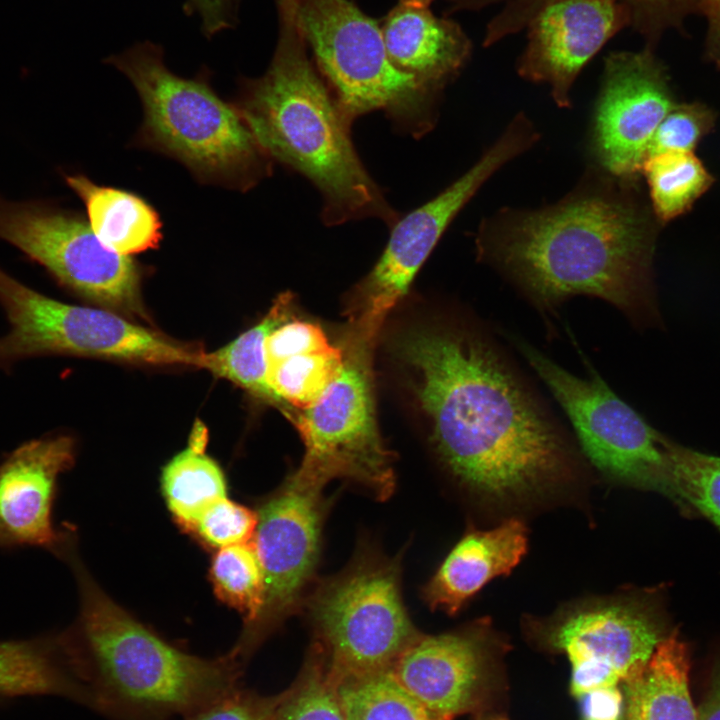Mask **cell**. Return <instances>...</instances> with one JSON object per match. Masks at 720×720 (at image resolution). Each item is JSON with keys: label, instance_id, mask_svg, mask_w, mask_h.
Returning a JSON list of instances; mask_svg holds the SVG:
<instances>
[{"label": "cell", "instance_id": "29", "mask_svg": "<svg viewBox=\"0 0 720 720\" xmlns=\"http://www.w3.org/2000/svg\"><path fill=\"white\" fill-rule=\"evenodd\" d=\"M343 363V350L336 346L300 353L267 366V381L292 413L314 405L338 377Z\"/></svg>", "mask_w": 720, "mask_h": 720}, {"label": "cell", "instance_id": "17", "mask_svg": "<svg viewBox=\"0 0 720 720\" xmlns=\"http://www.w3.org/2000/svg\"><path fill=\"white\" fill-rule=\"evenodd\" d=\"M627 24L620 0H552L528 23V44L518 62L521 77L547 83L559 107H569L570 90L586 63Z\"/></svg>", "mask_w": 720, "mask_h": 720}, {"label": "cell", "instance_id": "38", "mask_svg": "<svg viewBox=\"0 0 720 720\" xmlns=\"http://www.w3.org/2000/svg\"><path fill=\"white\" fill-rule=\"evenodd\" d=\"M707 685L697 708V720H720V654L710 666Z\"/></svg>", "mask_w": 720, "mask_h": 720}, {"label": "cell", "instance_id": "13", "mask_svg": "<svg viewBox=\"0 0 720 720\" xmlns=\"http://www.w3.org/2000/svg\"><path fill=\"white\" fill-rule=\"evenodd\" d=\"M0 238L87 301L124 315L147 317L139 265L106 247L81 217L41 205L0 201Z\"/></svg>", "mask_w": 720, "mask_h": 720}, {"label": "cell", "instance_id": "6", "mask_svg": "<svg viewBox=\"0 0 720 720\" xmlns=\"http://www.w3.org/2000/svg\"><path fill=\"white\" fill-rule=\"evenodd\" d=\"M301 34L345 119L384 111L420 136L433 127L435 92L390 60L380 24L350 0H292Z\"/></svg>", "mask_w": 720, "mask_h": 720}, {"label": "cell", "instance_id": "5", "mask_svg": "<svg viewBox=\"0 0 720 720\" xmlns=\"http://www.w3.org/2000/svg\"><path fill=\"white\" fill-rule=\"evenodd\" d=\"M159 45L142 42L105 61L125 74L144 109L139 141L182 162L201 182L245 191L269 174V158L236 105L212 89L208 72L170 71Z\"/></svg>", "mask_w": 720, "mask_h": 720}, {"label": "cell", "instance_id": "10", "mask_svg": "<svg viewBox=\"0 0 720 720\" xmlns=\"http://www.w3.org/2000/svg\"><path fill=\"white\" fill-rule=\"evenodd\" d=\"M516 348L568 417L583 454L617 483L658 492L682 513L692 510L679 494L665 436L621 399L592 368L576 376L526 341Z\"/></svg>", "mask_w": 720, "mask_h": 720}, {"label": "cell", "instance_id": "24", "mask_svg": "<svg viewBox=\"0 0 720 720\" xmlns=\"http://www.w3.org/2000/svg\"><path fill=\"white\" fill-rule=\"evenodd\" d=\"M207 441L206 427L195 423L187 447L164 466L161 474L168 509L188 531L208 506L227 496L224 472L205 452Z\"/></svg>", "mask_w": 720, "mask_h": 720}, {"label": "cell", "instance_id": "22", "mask_svg": "<svg viewBox=\"0 0 720 720\" xmlns=\"http://www.w3.org/2000/svg\"><path fill=\"white\" fill-rule=\"evenodd\" d=\"M66 182L83 201L89 226L106 247L130 257L159 246L162 222L145 199L80 174L67 176Z\"/></svg>", "mask_w": 720, "mask_h": 720}, {"label": "cell", "instance_id": "2", "mask_svg": "<svg viewBox=\"0 0 720 720\" xmlns=\"http://www.w3.org/2000/svg\"><path fill=\"white\" fill-rule=\"evenodd\" d=\"M613 178L545 208L501 210L481 224L478 256L545 316L582 295L612 304L636 328L662 329L652 219L629 180Z\"/></svg>", "mask_w": 720, "mask_h": 720}, {"label": "cell", "instance_id": "40", "mask_svg": "<svg viewBox=\"0 0 720 720\" xmlns=\"http://www.w3.org/2000/svg\"><path fill=\"white\" fill-rule=\"evenodd\" d=\"M476 720H508L504 715L498 713H480Z\"/></svg>", "mask_w": 720, "mask_h": 720}, {"label": "cell", "instance_id": "15", "mask_svg": "<svg viewBox=\"0 0 720 720\" xmlns=\"http://www.w3.org/2000/svg\"><path fill=\"white\" fill-rule=\"evenodd\" d=\"M503 648L488 619H479L454 631L420 634L390 670L430 713L453 720L486 703Z\"/></svg>", "mask_w": 720, "mask_h": 720}, {"label": "cell", "instance_id": "20", "mask_svg": "<svg viewBox=\"0 0 720 720\" xmlns=\"http://www.w3.org/2000/svg\"><path fill=\"white\" fill-rule=\"evenodd\" d=\"M387 54L401 71L433 91L464 66L471 43L460 26L428 7L399 2L380 23Z\"/></svg>", "mask_w": 720, "mask_h": 720}, {"label": "cell", "instance_id": "14", "mask_svg": "<svg viewBox=\"0 0 720 720\" xmlns=\"http://www.w3.org/2000/svg\"><path fill=\"white\" fill-rule=\"evenodd\" d=\"M322 490L289 475L259 506L253 542L263 569L264 602L228 651L242 666L302 602L320 552L327 511Z\"/></svg>", "mask_w": 720, "mask_h": 720}, {"label": "cell", "instance_id": "18", "mask_svg": "<svg viewBox=\"0 0 720 720\" xmlns=\"http://www.w3.org/2000/svg\"><path fill=\"white\" fill-rule=\"evenodd\" d=\"M74 459V440L60 435L29 441L0 464V548L61 553L67 541L52 525V506L58 477Z\"/></svg>", "mask_w": 720, "mask_h": 720}, {"label": "cell", "instance_id": "4", "mask_svg": "<svg viewBox=\"0 0 720 720\" xmlns=\"http://www.w3.org/2000/svg\"><path fill=\"white\" fill-rule=\"evenodd\" d=\"M66 555L80 611L59 637L89 708L111 720L184 719L240 685L244 667L231 654L201 657L168 642L110 598L70 548Z\"/></svg>", "mask_w": 720, "mask_h": 720}, {"label": "cell", "instance_id": "27", "mask_svg": "<svg viewBox=\"0 0 720 720\" xmlns=\"http://www.w3.org/2000/svg\"><path fill=\"white\" fill-rule=\"evenodd\" d=\"M552 0H460L462 8H477L502 3L500 12L490 21L484 43L491 45L523 29L535 14ZM631 14L632 24L649 36L678 24L701 0H620Z\"/></svg>", "mask_w": 720, "mask_h": 720}, {"label": "cell", "instance_id": "8", "mask_svg": "<svg viewBox=\"0 0 720 720\" xmlns=\"http://www.w3.org/2000/svg\"><path fill=\"white\" fill-rule=\"evenodd\" d=\"M400 560L365 550L310 596L308 612L333 681L392 667L420 635L404 606Z\"/></svg>", "mask_w": 720, "mask_h": 720}, {"label": "cell", "instance_id": "3", "mask_svg": "<svg viewBox=\"0 0 720 720\" xmlns=\"http://www.w3.org/2000/svg\"><path fill=\"white\" fill-rule=\"evenodd\" d=\"M275 2L279 35L271 64L260 78L241 82L237 108L269 159L317 187L327 225L374 217L393 226L397 213L354 149L351 124L309 57L292 0Z\"/></svg>", "mask_w": 720, "mask_h": 720}, {"label": "cell", "instance_id": "11", "mask_svg": "<svg viewBox=\"0 0 720 720\" xmlns=\"http://www.w3.org/2000/svg\"><path fill=\"white\" fill-rule=\"evenodd\" d=\"M373 348L346 339L338 377L320 399L288 418L299 432L304 454L290 474L298 482L323 489L344 479L380 500L395 488L392 453L377 427L371 377Z\"/></svg>", "mask_w": 720, "mask_h": 720}, {"label": "cell", "instance_id": "12", "mask_svg": "<svg viewBox=\"0 0 720 720\" xmlns=\"http://www.w3.org/2000/svg\"><path fill=\"white\" fill-rule=\"evenodd\" d=\"M537 139L533 124L519 113L467 172L436 197L398 219L381 257L354 293L348 312V337L374 347L385 318L407 293L455 216L493 173Z\"/></svg>", "mask_w": 720, "mask_h": 720}, {"label": "cell", "instance_id": "16", "mask_svg": "<svg viewBox=\"0 0 720 720\" xmlns=\"http://www.w3.org/2000/svg\"><path fill=\"white\" fill-rule=\"evenodd\" d=\"M676 104L664 67L650 50L615 52L605 61L593 126L603 168L632 181L641 173L653 136Z\"/></svg>", "mask_w": 720, "mask_h": 720}, {"label": "cell", "instance_id": "31", "mask_svg": "<svg viewBox=\"0 0 720 720\" xmlns=\"http://www.w3.org/2000/svg\"><path fill=\"white\" fill-rule=\"evenodd\" d=\"M295 683L282 692L273 720H345L320 647L314 643Z\"/></svg>", "mask_w": 720, "mask_h": 720}, {"label": "cell", "instance_id": "36", "mask_svg": "<svg viewBox=\"0 0 720 720\" xmlns=\"http://www.w3.org/2000/svg\"><path fill=\"white\" fill-rule=\"evenodd\" d=\"M331 346L318 325L290 318L275 327L267 337V366L296 354L321 351Z\"/></svg>", "mask_w": 720, "mask_h": 720}, {"label": "cell", "instance_id": "1", "mask_svg": "<svg viewBox=\"0 0 720 720\" xmlns=\"http://www.w3.org/2000/svg\"><path fill=\"white\" fill-rule=\"evenodd\" d=\"M395 347L414 374L435 451L464 488L508 503L575 475L566 433L489 331L442 325L410 331Z\"/></svg>", "mask_w": 720, "mask_h": 720}, {"label": "cell", "instance_id": "19", "mask_svg": "<svg viewBox=\"0 0 720 720\" xmlns=\"http://www.w3.org/2000/svg\"><path fill=\"white\" fill-rule=\"evenodd\" d=\"M527 547V528L519 519L492 529H469L423 587L425 602L431 609L456 614L492 579L510 574Z\"/></svg>", "mask_w": 720, "mask_h": 720}, {"label": "cell", "instance_id": "25", "mask_svg": "<svg viewBox=\"0 0 720 720\" xmlns=\"http://www.w3.org/2000/svg\"><path fill=\"white\" fill-rule=\"evenodd\" d=\"M292 300L290 293L278 296L260 322L220 349L205 353L203 366L214 375L239 385L254 397L276 406L287 417L290 410L267 381L265 345L271 331L292 317Z\"/></svg>", "mask_w": 720, "mask_h": 720}, {"label": "cell", "instance_id": "30", "mask_svg": "<svg viewBox=\"0 0 720 720\" xmlns=\"http://www.w3.org/2000/svg\"><path fill=\"white\" fill-rule=\"evenodd\" d=\"M209 577L216 596L243 615L244 626L257 619L264 602V575L253 541L218 549Z\"/></svg>", "mask_w": 720, "mask_h": 720}, {"label": "cell", "instance_id": "33", "mask_svg": "<svg viewBox=\"0 0 720 720\" xmlns=\"http://www.w3.org/2000/svg\"><path fill=\"white\" fill-rule=\"evenodd\" d=\"M257 523V512L226 496L208 506L190 532L202 543L218 550L252 541Z\"/></svg>", "mask_w": 720, "mask_h": 720}, {"label": "cell", "instance_id": "32", "mask_svg": "<svg viewBox=\"0 0 720 720\" xmlns=\"http://www.w3.org/2000/svg\"><path fill=\"white\" fill-rule=\"evenodd\" d=\"M665 447L679 494L693 512H701L720 530V458L667 436Z\"/></svg>", "mask_w": 720, "mask_h": 720}, {"label": "cell", "instance_id": "35", "mask_svg": "<svg viewBox=\"0 0 720 720\" xmlns=\"http://www.w3.org/2000/svg\"><path fill=\"white\" fill-rule=\"evenodd\" d=\"M281 697L282 692L264 696L239 685L183 720H273Z\"/></svg>", "mask_w": 720, "mask_h": 720}, {"label": "cell", "instance_id": "26", "mask_svg": "<svg viewBox=\"0 0 720 720\" xmlns=\"http://www.w3.org/2000/svg\"><path fill=\"white\" fill-rule=\"evenodd\" d=\"M654 216L662 223L687 212L714 178L693 152L668 151L648 156L641 168Z\"/></svg>", "mask_w": 720, "mask_h": 720}, {"label": "cell", "instance_id": "9", "mask_svg": "<svg viewBox=\"0 0 720 720\" xmlns=\"http://www.w3.org/2000/svg\"><path fill=\"white\" fill-rule=\"evenodd\" d=\"M0 305L10 329L0 337V369L35 356L72 355L203 368L205 352L105 308L64 303L0 269Z\"/></svg>", "mask_w": 720, "mask_h": 720}, {"label": "cell", "instance_id": "41", "mask_svg": "<svg viewBox=\"0 0 720 720\" xmlns=\"http://www.w3.org/2000/svg\"><path fill=\"white\" fill-rule=\"evenodd\" d=\"M432 1L433 0H400L399 2L415 6L428 7Z\"/></svg>", "mask_w": 720, "mask_h": 720}, {"label": "cell", "instance_id": "7", "mask_svg": "<svg viewBox=\"0 0 720 720\" xmlns=\"http://www.w3.org/2000/svg\"><path fill=\"white\" fill-rule=\"evenodd\" d=\"M529 636L567 656L571 691L583 713L619 711L620 686L639 672L670 633L653 592L577 601L550 617L527 619Z\"/></svg>", "mask_w": 720, "mask_h": 720}, {"label": "cell", "instance_id": "21", "mask_svg": "<svg viewBox=\"0 0 720 720\" xmlns=\"http://www.w3.org/2000/svg\"><path fill=\"white\" fill-rule=\"evenodd\" d=\"M690 654L677 631L625 683L626 720H697L689 687Z\"/></svg>", "mask_w": 720, "mask_h": 720}, {"label": "cell", "instance_id": "34", "mask_svg": "<svg viewBox=\"0 0 720 720\" xmlns=\"http://www.w3.org/2000/svg\"><path fill=\"white\" fill-rule=\"evenodd\" d=\"M715 121L714 111L703 103H676L659 124L647 157L668 151L694 152Z\"/></svg>", "mask_w": 720, "mask_h": 720}, {"label": "cell", "instance_id": "28", "mask_svg": "<svg viewBox=\"0 0 720 720\" xmlns=\"http://www.w3.org/2000/svg\"><path fill=\"white\" fill-rule=\"evenodd\" d=\"M333 682L345 720H443L420 704L390 669Z\"/></svg>", "mask_w": 720, "mask_h": 720}, {"label": "cell", "instance_id": "23", "mask_svg": "<svg viewBox=\"0 0 720 720\" xmlns=\"http://www.w3.org/2000/svg\"><path fill=\"white\" fill-rule=\"evenodd\" d=\"M53 695L89 706L60 638L0 641V700Z\"/></svg>", "mask_w": 720, "mask_h": 720}, {"label": "cell", "instance_id": "37", "mask_svg": "<svg viewBox=\"0 0 720 720\" xmlns=\"http://www.w3.org/2000/svg\"><path fill=\"white\" fill-rule=\"evenodd\" d=\"M239 0H187V15H197L207 37L232 28L236 23Z\"/></svg>", "mask_w": 720, "mask_h": 720}, {"label": "cell", "instance_id": "39", "mask_svg": "<svg viewBox=\"0 0 720 720\" xmlns=\"http://www.w3.org/2000/svg\"><path fill=\"white\" fill-rule=\"evenodd\" d=\"M699 10L708 22L706 56L720 69V0H701Z\"/></svg>", "mask_w": 720, "mask_h": 720}]
</instances>
